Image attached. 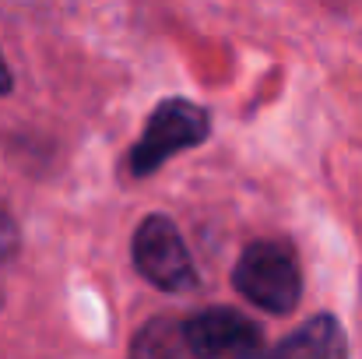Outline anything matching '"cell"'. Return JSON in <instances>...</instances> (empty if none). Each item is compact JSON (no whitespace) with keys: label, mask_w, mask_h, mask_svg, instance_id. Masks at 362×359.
I'll return each mask as SVG.
<instances>
[{"label":"cell","mask_w":362,"mask_h":359,"mask_svg":"<svg viewBox=\"0 0 362 359\" xmlns=\"http://www.w3.org/2000/svg\"><path fill=\"white\" fill-rule=\"evenodd\" d=\"M134 264L155 289L165 292H187L197 282L190 250L165 215L144 219L141 229L134 233Z\"/></svg>","instance_id":"cell-3"},{"label":"cell","mask_w":362,"mask_h":359,"mask_svg":"<svg viewBox=\"0 0 362 359\" xmlns=\"http://www.w3.org/2000/svg\"><path fill=\"white\" fill-rule=\"evenodd\" d=\"M236 289L250 303H257L267 314H288L299 303L303 275L299 261L285 243H250L236 261Z\"/></svg>","instance_id":"cell-1"},{"label":"cell","mask_w":362,"mask_h":359,"mask_svg":"<svg viewBox=\"0 0 362 359\" xmlns=\"http://www.w3.org/2000/svg\"><path fill=\"white\" fill-rule=\"evenodd\" d=\"M208 127H211V120H208V113H204L201 106H194V103H187V99H169V103H162V106L148 117L141 141H137L134 152H130V169H134L137 176L155 173V169H158L165 159H173L176 152H183V148H190V144H201V141L208 137Z\"/></svg>","instance_id":"cell-2"},{"label":"cell","mask_w":362,"mask_h":359,"mask_svg":"<svg viewBox=\"0 0 362 359\" xmlns=\"http://www.w3.org/2000/svg\"><path fill=\"white\" fill-rule=\"evenodd\" d=\"M260 359H349V342H345L341 324L320 314Z\"/></svg>","instance_id":"cell-5"},{"label":"cell","mask_w":362,"mask_h":359,"mask_svg":"<svg viewBox=\"0 0 362 359\" xmlns=\"http://www.w3.org/2000/svg\"><path fill=\"white\" fill-rule=\"evenodd\" d=\"M11 89V74H7V67H4V60H0V96Z\"/></svg>","instance_id":"cell-8"},{"label":"cell","mask_w":362,"mask_h":359,"mask_svg":"<svg viewBox=\"0 0 362 359\" xmlns=\"http://www.w3.org/2000/svg\"><path fill=\"white\" fill-rule=\"evenodd\" d=\"M130 359H194V353L187 346L183 324H176L169 317H158V321H148L137 331Z\"/></svg>","instance_id":"cell-6"},{"label":"cell","mask_w":362,"mask_h":359,"mask_svg":"<svg viewBox=\"0 0 362 359\" xmlns=\"http://www.w3.org/2000/svg\"><path fill=\"white\" fill-rule=\"evenodd\" d=\"M14 250H18V226L7 212H0V261L14 257Z\"/></svg>","instance_id":"cell-7"},{"label":"cell","mask_w":362,"mask_h":359,"mask_svg":"<svg viewBox=\"0 0 362 359\" xmlns=\"http://www.w3.org/2000/svg\"><path fill=\"white\" fill-rule=\"evenodd\" d=\"M194 359H260V331L229 307L201 310L183 324Z\"/></svg>","instance_id":"cell-4"}]
</instances>
